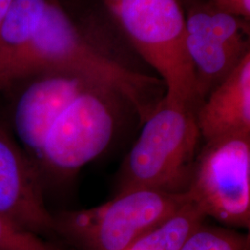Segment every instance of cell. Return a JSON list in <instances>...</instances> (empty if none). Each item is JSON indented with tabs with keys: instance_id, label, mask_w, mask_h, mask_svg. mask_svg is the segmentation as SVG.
Masks as SVG:
<instances>
[{
	"instance_id": "cell-8",
	"label": "cell",
	"mask_w": 250,
	"mask_h": 250,
	"mask_svg": "<svg viewBox=\"0 0 250 250\" xmlns=\"http://www.w3.org/2000/svg\"><path fill=\"white\" fill-rule=\"evenodd\" d=\"M44 189L36 166L9 127L0 122V214L41 237L57 236L55 216L45 206Z\"/></svg>"
},
{
	"instance_id": "cell-16",
	"label": "cell",
	"mask_w": 250,
	"mask_h": 250,
	"mask_svg": "<svg viewBox=\"0 0 250 250\" xmlns=\"http://www.w3.org/2000/svg\"><path fill=\"white\" fill-rule=\"evenodd\" d=\"M13 0H0V25L8 13Z\"/></svg>"
},
{
	"instance_id": "cell-7",
	"label": "cell",
	"mask_w": 250,
	"mask_h": 250,
	"mask_svg": "<svg viewBox=\"0 0 250 250\" xmlns=\"http://www.w3.org/2000/svg\"><path fill=\"white\" fill-rule=\"evenodd\" d=\"M186 48L196 77L200 105L250 53L244 19L217 9L208 0H189L185 11Z\"/></svg>"
},
{
	"instance_id": "cell-13",
	"label": "cell",
	"mask_w": 250,
	"mask_h": 250,
	"mask_svg": "<svg viewBox=\"0 0 250 250\" xmlns=\"http://www.w3.org/2000/svg\"><path fill=\"white\" fill-rule=\"evenodd\" d=\"M249 234L201 224L180 250H250Z\"/></svg>"
},
{
	"instance_id": "cell-9",
	"label": "cell",
	"mask_w": 250,
	"mask_h": 250,
	"mask_svg": "<svg viewBox=\"0 0 250 250\" xmlns=\"http://www.w3.org/2000/svg\"><path fill=\"white\" fill-rule=\"evenodd\" d=\"M22 80L26 83L13 104L9 129L31 160L45 126L58 109L91 83H99L59 71L38 72Z\"/></svg>"
},
{
	"instance_id": "cell-1",
	"label": "cell",
	"mask_w": 250,
	"mask_h": 250,
	"mask_svg": "<svg viewBox=\"0 0 250 250\" xmlns=\"http://www.w3.org/2000/svg\"><path fill=\"white\" fill-rule=\"evenodd\" d=\"M45 71L72 72L114 90L142 122L165 95L161 79L135 72L81 35L57 0H48L36 36L10 76V86Z\"/></svg>"
},
{
	"instance_id": "cell-6",
	"label": "cell",
	"mask_w": 250,
	"mask_h": 250,
	"mask_svg": "<svg viewBox=\"0 0 250 250\" xmlns=\"http://www.w3.org/2000/svg\"><path fill=\"white\" fill-rule=\"evenodd\" d=\"M207 217L229 227L250 226V135L205 142L186 192Z\"/></svg>"
},
{
	"instance_id": "cell-4",
	"label": "cell",
	"mask_w": 250,
	"mask_h": 250,
	"mask_svg": "<svg viewBox=\"0 0 250 250\" xmlns=\"http://www.w3.org/2000/svg\"><path fill=\"white\" fill-rule=\"evenodd\" d=\"M139 55L161 75L164 99L196 112V77L186 48L179 0H102Z\"/></svg>"
},
{
	"instance_id": "cell-5",
	"label": "cell",
	"mask_w": 250,
	"mask_h": 250,
	"mask_svg": "<svg viewBox=\"0 0 250 250\" xmlns=\"http://www.w3.org/2000/svg\"><path fill=\"white\" fill-rule=\"evenodd\" d=\"M187 200L186 193L125 191L102 205L55 216L56 234L79 250H127Z\"/></svg>"
},
{
	"instance_id": "cell-14",
	"label": "cell",
	"mask_w": 250,
	"mask_h": 250,
	"mask_svg": "<svg viewBox=\"0 0 250 250\" xmlns=\"http://www.w3.org/2000/svg\"><path fill=\"white\" fill-rule=\"evenodd\" d=\"M0 250H66L0 214Z\"/></svg>"
},
{
	"instance_id": "cell-11",
	"label": "cell",
	"mask_w": 250,
	"mask_h": 250,
	"mask_svg": "<svg viewBox=\"0 0 250 250\" xmlns=\"http://www.w3.org/2000/svg\"><path fill=\"white\" fill-rule=\"evenodd\" d=\"M48 0H13L0 25V93L26 53L45 13Z\"/></svg>"
},
{
	"instance_id": "cell-15",
	"label": "cell",
	"mask_w": 250,
	"mask_h": 250,
	"mask_svg": "<svg viewBox=\"0 0 250 250\" xmlns=\"http://www.w3.org/2000/svg\"><path fill=\"white\" fill-rule=\"evenodd\" d=\"M217 9L250 21V0H208Z\"/></svg>"
},
{
	"instance_id": "cell-3",
	"label": "cell",
	"mask_w": 250,
	"mask_h": 250,
	"mask_svg": "<svg viewBox=\"0 0 250 250\" xmlns=\"http://www.w3.org/2000/svg\"><path fill=\"white\" fill-rule=\"evenodd\" d=\"M196 113L188 106L161 99L125 158L118 193L136 189L187 192L200 137Z\"/></svg>"
},
{
	"instance_id": "cell-10",
	"label": "cell",
	"mask_w": 250,
	"mask_h": 250,
	"mask_svg": "<svg viewBox=\"0 0 250 250\" xmlns=\"http://www.w3.org/2000/svg\"><path fill=\"white\" fill-rule=\"evenodd\" d=\"M196 117L205 142L250 135V53L208 95Z\"/></svg>"
},
{
	"instance_id": "cell-2",
	"label": "cell",
	"mask_w": 250,
	"mask_h": 250,
	"mask_svg": "<svg viewBox=\"0 0 250 250\" xmlns=\"http://www.w3.org/2000/svg\"><path fill=\"white\" fill-rule=\"evenodd\" d=\"M114 90L91 83L54 114L31 161L44 185L73 177L110 145L119 125L120 103Z\"/></svg>"
},
{
	"instance_id": "cell-12",
	"label": "cell",
	"mask_w": 250,
	"mask_h": 250,
	"mask_svg": "<svg viewBox=\"0 0 250 250\" xmlns=\"http://www.w3.org/2000/svg\"><path fill=\"white\" fill-rule=\"evenodd\" d=\"M206 216L189 199L125 250H180Z\"/></svg>"
}]
</instances>
